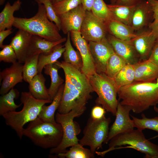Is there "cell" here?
<instances>
[{
    "mask_svg": "<svg viewBox=\"0 0 158 158\" xmlns=\"http://www.w3.org/2000/svg\"><path fill=\"white\" fill-rule=\"evenodd\" d=\"M117 95L121 104L139 114L158 103V78L152 82L134 81L120 87Z\"/></svg>",
    "mask_w": 158,
    "mask_h": 158,
    "instance_id": "6da1fadb",
    "label": "cell"
},
{
    "mask_svg": "<svg viewBox=\"0 0 158 158\" xmlns=\"http://www.w3.org/2000/svg\"><path fill=\"white\" fill-rule=\"evenodd\" d=\"M20 101L23 104L20 111L8 112L2 116L6 124L13 129L21 139L23 136V132L24 125L36 118L42 107L46 104L51 103L52 101L38 99L34 97L29 92H23L21 94Z\"/></svg>",
    "mask_w": 158,
    "mask_h": 158,
    "instance_id": "7a4b0ae2",
    "label": "cell"
},
{
    "mask_svg": "<svg viewBox=\"0 0 158 158\" xmlns=\"http://www.w3.org/2000/svg\"><path fill=\"white\" fill-rule=\"evenodd\" d=\"M23 132V135L35 145L44 149L57 147L61 141L63 135L60 123L44 122L38 117L29 122Z\"/></svg>",
    "mask_w": 158,
    "mask_h": 158,
    "instance_id": "3957f363",
    "label": "cell"
},
{
    "mask_svg": "<svg viewBox=\"0 0 158 158\" xmlns=\"http://www.w3.org/2000/svg\"><path fill=\"white\" fill-rule=\"evenodd\" d=\"M38 10L33 16L29 18L15 17L13 26L23 30L51 41H56L63 37L56 25L48 18L44 5L37 3Z\"/></svg>",
    "mask_w": 158,
    "mask_h": 158,
    "instance_id": "277c9868",
    "label": "cell"
},
{
    "mask_svg": "<svg viewBox=\"0 0 158 158\" xmlns=\"http://www.w3.org/2000/svg\"><path fill=\"white\" fill-rule=\"evenodd\" d=\"M142 131L137 128L120 133L110 140L108 149L102 152L96 151L95 154L103 157L116 147L128 145L127 147L145 154V158H158V145L146 139Z\"/></svg>",
    "mask_w": 158,
    "mask_h": 158,
    "instance_id": "5b68a950",
    "label": "cell"
},
{
    "mask_svg": "<svg viewBox=\"0 0 158 158\" xmlns=\"http://www.w3.org/2000/svg\"><path fill=\"white\" fill-rule=\"evenodd\" d=\"M94 92L98 95L95 102L106 111L115 116L119 101L117 96L119 88L114 79L105 73H95L88 76Z\"/></svg>",
    "mask_w": 158,
    "mask_h": 158,
    "instance_id": "8992f818",
    "label": "cell"
},
{
    "mask_svg": "<svg viewBox=\"0 0 158 158\" xmlns=\"http://www.w3.org/2000/svg\"><path fill=\"white\" fill-rule=\"evenodd\" d=\"M84 112L72 110L69 112L60 114L57 112L55 115L56 121L61 124L63 130L61 141L57 147L50 149L51 154H58L66 152V149L79 143L77 136L81 129L79 124L74 121V118L80 116Z\"/></svg>",
    "mask_w": 158,
    "mask_h": 158,
    "instance_id": "52a82bcc",
    "label": "cell"
},
{
    "mask_svg": "<svg viewBox=\"0 0 158 158\" xmlns=\"http://www.w3.org/2000/svg\"><path fill=\"white\" fill-rule=\"evenodd\" d=\"M64 75V87L58 112L64 114L75 110L84 112L88 101L92 98L91 94L92 92L74 85L68 76Z\"/></svg>",
    "mask_w": 158,
    "mask_h": 158,
    "instance_id": "ba28073f",
    "label": "cell"
},
{
    "mask_svg": "<svg viewBox=\"0 0 158 158\" xmlns=\"http://www.w3.org/2000/svg\"><path fill=\"white\" fill-rule=\"evenodd\" d=\"M111 122L110 118L105 116L99 120L89 118L79 143L83 146H89L92 152L95 154L97 150L102 149L103 143L104 144L107 139Z\"/></svg>",
    "mask_w": 158,
    "mask_h": 158,
    "instance_id": "9c48e42d",
    "label": "cell"
},
{
    "mask_svg": "<svg viewBox=\"0 0 158 158\" xmlns=\"http://www.w3.org/2000/svg\"><path fill=\"white\" fill-rule=\"evenodd\" d=\"M80 32L87 42L100 41L106 37L108 32L105 23L91 11H86Z\"/></svg>",
    "mask_w": 158,
    "mask_h": 158,
    "instance_id": "30bf717a",
    "label": "cell"
},
{
    "mask_svg": "<svg viewBox=\"0 0 158 158\" xmlns=\"http://www.w3.org/2000/svg\"><path fill=\"white\" fill-rule=\"evenodd\" d=\"M88 43L96 73H105L107 61L114 52L112 46L107 37L98 41H90Z\"/></svg>",
    "mask_w": 158,
    "mask_h": 158,
    "instance_id": "8fae6325",
    "label": "cell"
},
{
    "mask_svg": "<svg viewBox=\"0 0 158 158\" xmlns=\"http://www.w3.org/2000/svg\"><path fill=\"white\" fill-rule=\"evenodd\" d=\"M70 34L73 44L79 51L82 59L81 72L87 76L93 75L96 73L95 68L88 42L82 37L80 32L71 31Z\"/></svg>",
    "mask_w": 158,
    "mask_h": 158,
    "instance_id": "7c38bea8",
    "label": "cell"
},
{
    "mask_svg": "<svg viewBox=\"0 0 158 158\" xmlns=\"http://www.w3.org/2000/svg\"><path fill=\"white\" fill-rule=\"evenodd\" d=\"M131 111L129 107L121 104L119 101L115 120L110 128L108 137L104 144L108 143L111 138L117 135L134 129L133 121L129 116Z\"/></svg>",
    "mask_w": 158,
    "mask_h": 158,
    "instance_id": "4fadbf2b",
    "label": "cell"
},
{
    "mask_svg": "<svg viewBox=\"0 0 158 158\" xmlns=\"http://www.w3.org/2000/svg\"><path fill=\"white\" fill-rule=\"evenodd\" d=\"M22 64L17 61L0 72V81H2L0 94L3 95L8 93L17 84L23 82V65Z\"/></svg>",
    "mask_w": 158,
    "mask_h": 158,
    "instance_id": "5bb4252c",
    "label": "cell"
},
{
    "mask_svg": "<svg viewBox=\"0 0 158 158\" xmlns=\"http://www.w3.org/2000/svg\"><path fill=\"white\" fill-rule=\"evenodd\" d=\"M153 20L151 7L146 0H141L135 6L131 26L135 31L140 32L148 27Z\"/></svg>",
    "mask_w": 158,
    "mask_h": 158,
    "instance_id": "9a60e30c",
    "label": "cell"
},
{
    "mask_svg": "<svg viewBox=\"0 0 158 158\" xmlns=\"http://www.w3.org/2000/svg\"><path fill=\"white\" fill-rule=\"evenodd\" d=\"M86 12L81 4L58 16L61 22V30L64 34L71 31L80 32Z\"/></svg>",
    "mask_w": 158,
    "mask_h": 158,
    "instance_id": "2e32d148",
    "label": "cell"
},
{
    "mask_svg": "<svg viewBox=\"0 0 158 158\" xmlns=\"http://www.w3.org/2000/svg\"><path fill=\"white\" fill-rule=\"evenodd\" d=\"M106 37L114 52L123 59L127 64L133 65L140 61L138 55L131 40H122L109 34Z\"/></svg>",
    "mask_w": 158,
    "mask_h": 158,
    "instance_id": "e0dca14e",
    "label": "cell"
},
{
    "mask_svg": "<svg viewBox=\"0 0 158 158\" xmlns=\"http://www.w3.org/2000/svg\"><path fill=\"white\" fill-rule=\"evenodd\" d=\"M157 39L149 29L136 33V35L131 40L139 57L140 60H147L149 57Z\"/></svg>",
    "mask_w": 158,
    "mask_h": 158,
    "instance_id": "ac0fdd59",
    "label": "cell"
},
{
    "mask_svg": "<svg viewBox=\"0 0 158 158\" xmlns=\"http://www.w3.org/2000/svg\"><path fill=\"white\" fill-rule=\"evenodd\" d=\"M66 38L63 37L56 41L47 40L39 36L32 35L28 49L27 57L41 54H48L57 45L65 42Z\"/></svg>",
    "mask_w": 158,
    "mask_h": 158,
    "instance_id": "d6986e66",
    "label": "cell"
},
{
    "mask_svg": "<svg viewBox=\"0 0 158 158\" xmlns=\"http://www.w3.org/2000/svg\"><path fill=\"white\" fill-rule=\"evenodd\" d=\"M32 35L23 30L18 29L11 40L10 44L17 56L18 61L24 63Z\"/></svg>",
    "mask_w": 158,
    "mask_h": 158,
    "instance_id": "ffe728a7",
    "label": "cell"
},
{
    "mask_svg": "<svg viewBox=\"0 0 158 158\" xmlns=\"http://www.w3.org/2000/svg\"><path fill=\"white\" fill-rule=\"evenodd\" d=\"M134 81L152 82L158 78V66L147 60L134 64Z\"/></svg>",
    "mask_w": 158,
    "mask_h": 158,
    "instance_id": "44dd1931",
    "label": "cell"
},
{
    "mask_svg": "<svg viewBox=\"0 0 158 158\" xmlns=\"http://www.w3.org/2000/svg\"><path fill=\"white\" fill-rule=\"evenodd\" d=\"M108 33L123 40H130L135 37L136 33L131 26L112 19L105 23Z\"/></svg>",
    "mask_w": 158,
    "mask_h": 158,
    "instance_id": "7402d4cb",
    "label": "cell"
},
{
    "mask_svg": "<svg viewBox=\"0 0 158 158\" xmlns=\"http://www.w3.org/2000/svg\"><path fill=\"white\" fill-rule=\"evenodd\" d=\"M64 85V84H63L60 86L50 105L46 106L44 104L42 107L38 117L43 121L49 123L56 122L55 118V112L60 105Z\"/></svg>",
    "mask_w": 158,
    "mask_h": 158,
    "instance_id": "603a6c76",
    "label": "cell"
},
{
    "mask_svg": "<svg viewBox=\"0 0 158 158\" xmlns=\"http://www.w3.org/2000/svg\"><path fill=\"white\" fill-rule=\"evenodd\" d=\"M21 4L20 0L15 1L12 5L9 1L7 2L0 13V31L12 28L15 19L14 12L20 9Z\"/></svg>",
    "mask_w": 158,
    "mask_h": 158,
    "instance_id": "cb8c5ba5",
    "label": "cell"
},
{
    "mask_svg": "<svg viewBox=\"0 0 158 158\" xmlns=\"http://www.w3.org/2000/svg\"><path fill=\"white\" fill-rule=\"evenodd\" d=\"M46 79L42 73H38L29 83V92L35 98L51 100L48 89L45 85Z\"/></svg>",
    "mask_w": 158,
    "mask_h": 158,
    "instance_id": "d4e9b609",
    "label": "cell"
},
{
    "mask_svg": "<svg viewBox=\"0 0 158 158\" xmlns=\"http://www.w3.org/2000/svg\"><path fill=\"white\" fill-rule=\"evenodd\" d=\"M107 5L113 19L131 26L132 16L135 5L126 6L115 4Z\"/></svg>",
    "mask_w": 158,
    "mask_h": 158,
    "instance_id": "484cf974",
    "label": "cell"
},
{
    "mask_svg": "<svg viewBox=\"0 0 158 158\" xmlns=\"http://www.w3.org/2000/svg\"><path fill=\"white\" fill-rule=\"evenodd\" d=\"M59 68L56 63L48 64L44 68V73L49 75L51 79L50 85L48 90L50 99L52 101L64 82L58 74V71Z\"/></svg>",
    "mask_w": 158,
    "mask_h": 158,
    "instance_id": "4316f807",
    "label": "cell"
},
{
    "mask_svg": "<svg viewBox=\"0 0 158 158\" xmlns=\"http://www.w3.org/2000/svg\"><path fill=\"white\" fill-rule=\"evenodd\" d=\"M70 32L67 34L66 40L64 44L65 50L63 54V61L70 64L81 71L83 61L79 51H75L72 45Z\"/></svg>",
    "mask_w": 158,
    "mask_h": 158,
    "instance_id": "83f0119b",
    "label": "cell"
},
{
    "mask_svg": "<svg viewBox=\"0 0 158 158\" xmlns=\"http://www.w3.org/2000/svg\"><path fill=\"white\" fill-rule=\"evenodd\" d=\"M19 92L16 89L12 88L8 93L2 95L0 97V115L9 111H16L22 104H16L14 99L18 98Z\"/></svg>",
    "mask_w": 158,
    "mask_h": 158,
    "instance_id": "f1b7e54d",
    "label": "cell"
},
{
    "mask_svg": "<svg viewBox=\"0 0 158 158\" xmlns=\"http://www.w3.org/2000/svg\"><path fill=\"white\" fill-rule=\"evenodd\" d=\"M40 54L27 57L23 65V80L28 83L38 74V63Z\"/></svg>",
    "mask_w": 158,
    "mask_h": 158,
    "instance_id": "f546056e",
    "label": "cell"
},
{
    "mask_svg": "<svg viewBox=\"0 0 158 158\" xmlns=\"http://www.w3.org/2000/svg\"><path fill=\"white\" fill-rule=\"evenodd\" d=\"M65 50L64 45L62 44L57 45L51 53L45 55L40 54L38 63V73H42L44 67L47 65L55 63L63 54Z\"/></svg>",
    "mask_w": 158,
    "mask_h": 158,
    "instance_id": "4dcf8cb0",
    "label": "cell"
},
{
    "mask_svg": "<svg viewBox=\"0 0 158 158\" xmlns=\"http://www.w3.org/2000/svg\"><path fill=\"white\" fill-rule=\"evenodd\" d=\"M135 74L134 64H127L118 73L114 79L119 89L134 81Z\"/></svg>",
    "mask_w": 158,
    "mask_h": 158,
    "instance_id": "1f68e13d",
    "label": "cell"
},
{
    "mask_svg": "<svg viewBox=\"0 0 158 158\" xmlns=\"http://www.w3.org/2000/svg\"><path fill=\"white\" fill-rule=\"evenodd\" d=\"M60 158H93L95 154L90 149L86 148L79 143L71 147L68 150L57 154Z\"/></svg>",
    "mask_w": 158,
    "mask_h": 158,
    "instance_id": "d6a6232c",
    "label": "cell"
},
{
    "mask_svg": "<svg viewBox=\"0 0 158 158\" xmlns=\"http://www.w3.org/2000/svg\"><path fill=\"white\" fill-rule=\"evenodd\" d=\"M126 64L125 60L114 52L107 61L105 73L110 78L114 79L118 73Z\"/></svg>",
    "mask_w": 158,
    "mask_h": 158,
    "instance_id": "836d02e7",
    "label": "cell"
},
{
    "mask_svg": "<svg viewBox=\"0 0 158 158\" xmlns=\"http://www.w3.org/2000/svg\"><path fill=\"white\" fill-rule=\"evenodd\" d=\"M91 11L104 23L113 19L107 4L103 0H95Z\"/></svg>",
    "mask_w": 158,
    "mask_h": 158,
    "instance_id": "e575fe53",
    "label": "cell"
},
{
    "mask_svg": "<svg viewBox=\"0 0 158 158\" xmlns=\"http://www.w3.org/2000/svg\"><path fill=\"white\" fill-rule=\"evenodd\" d=\"M135 127L142 130L145 129H149L158 133V117L152 118H147L145 115L142 114L141 118H139L131 116ZM158 137V135L154 137V138Z\"/></svg>",
    "mask_w": 158,
    "mask_h": 158,
    "instance_id": "d590c367",
    "label": "cell"
},
{
    "mask_svg": "<svg viewBox=\"0 0 158 158\" xmlns=\"http://www.w3.org/2000/svg\"><path fill=\"white\" fill-rule=\"evenodd\" d=\"M82 0H61L53 4L56 14L58 16L66 13L81 4Z\"/></svg>",
    "mask_w": 158,
    "mask_h": 158,
    "instance_id": "8d00e7d4",
    "label": "cell"
},
{
    "mask_svg": "<svg viewBox=\"0 0 158 158\" xmlns=\"http://www.w3.org/2000/svg\"><path fill=\"white\" fill-rule=\"evenodd\" d=\"M37 3L43 4L48 19L54 22L59 30H61L60 20L59 17L56 14L53 7V4L50 0H35Z\"/></svg>",
    "mask_w": 158,
    "mask_h": 158,
    "instance_id": "74e56055",
    "label": "cell"
},
{
    "mask_svg": "<svg viewBox=\"0 0 158 158\" xmlns=\"http://www.w3.org/2000/svg\"><path fill=\"white\" fill-rule=\"evenodd\" d=\"M17 60V56L12 46L10 44L4 45L0 51V61L13 63Z\"/></svg>",
    "mask_w": 158,
    "mask_h": 158,
    "instance_id": "f35d334b",
    "label": "cell"
},
{
    "mask_svg": "<svg viewBox=\"0 0 158 158\" xmlns=\"http://www.w3.org/2000/svg\"><path fill=\"white\" fill-rule=\"evenodd\" d=\"M105 109L102 106L97 105L92 108L91 112V118L95 120H99L105 116Z\"/></svg>",
    "mask_w": 158,
    "mask_h": 158,
    "instance_id": "ab89813d",
    "label": "cell"
},
{
    "mask_svg": "<svg viewBox=\"0 0 158 158\" xmlns=\"http://www.w3.org/2000/svg\"><path fill=\"white\" fill-rule=\"evenodd\" d=\"M147 60L158 66V43H155Z\"/></svg>",
    "mask_w": 158,
    "mask_h": 158,
    "instance_id": "60d3db41",
    "label": "cell"
},
{
    "mask_svg": "<svg viewBox=\"0 0 158 158\" xmlns=\"http://www.w3.org/2000/svg\"><path fill=\"white\" fill-rule=\"evenodd\" d=\"M12 28L0 31V47L2 49L4 46L3 42L5 39L13 32Z\"/></svg>",
    "mask_w": 158,
    "mask_h": 158,
    "instance_id": "b9f144b4",
    "label": "cell"
},
{
    "mask_svg": "<svg viewBox=\"0 0 158 158\" xmlns=\"http://www.w3.org/2000/svg\"><path fill=\"white\" fill-rule=\"evenodd\" d=\"M148 27L157 39H158V18L154 19Z\"/></svg>",
    "mask_w": 158,
    "mask_h": 158,
    "instance_id": "7bdbcfd3",
    "label": "cell"
},
{
    "mask_svg": "<svg viewBox=\"0 0 158 158\" xmlns=\"http://www.w3.org/2000/svg\"><path fill=\"white\" fill-rule=\"evenodd\" d=\"M150 4L153 13V20L158 18V0H146Z\"/></svg>",
    "mask_w": 158,
    "mask_h": 158,
    "instance_id": "ee69618b",
    "label": "cell"
},
{
    "mask_svg": "<svg viewBox=\"0 0 158 158\" xmlns=\"http://www.w3.org/2000/svg\"><path fill=\"white\" fill-rule=\"evenodd\" d=\"M140 0H116L115 4L121 5L133 6L135 5Z\"/></svg>",
    "mask_w": 158,
    "mask_h": 158,
    "instance_id": "f6af8a7d",
    "label": "cell"
},
{
    "mask_svg": "<svg viewBox=\"0 0 158 158\" xmlns=\"http://www.w3.org/2000/svg\"><path fill=\"white\" fill-rule=\"evenodd\" d=\"M95 0H82V4L86 11H91Z\"/></svg>",
    "mask_w": 158,
    "mask_h": 158,
    "instance_id": "bcb514c9",
    "label": "cell"
},
{
    "mask_svg": "<svg viewBox=\"0 0 158 158\" xmlns=\"http://www.w3.org/2000/svg\"><path fill=\"white\" fill-rule=\"evenodd\" d=\"M61 0H50L53 4H55Z\"/></svg>",
    "mask_w": 158,
    "mask_h": 158,
    "instance_id": "7dc6e473",
    "label": "cell"
},
{
    "mask_svg": "<svg viewBox=\"0 0 158 158\" xmlns=\"http://www.w3.org/2000/svg\"><path fill=\"white\" fill-rule=\"evenodd\" d=\"M6 0H0V5H3L5 3Z\"/></svg>",
    "mask_w": 158,
    "mask_h": 158,
    "instance_id": "c3c4849f",
    "label": "cell"
},
{
    "mask_svg": "<svg viewBox=\"0 0 158 158\" xmlns=\"http://www.w3.org/2000/svg\"><path fill=\"white\" fill-rule=\"evenodd\" d=\"M154 110L157 113H158V107L156 106H154Z\"/></svg>",
    "mask_w": 158,
    "mask_h": 158,
    "instance_id": "681fc988",
    "label": "cell"
},
{
    "mask_svg": "<svg viewBox=\"0 0 158 158\" xmlns=\"http://www.w3.org/2000/svg\"><path fill=\"white\" fill-rule=\"evenodd\" d=\"M116 0H110V2L111 4H115Z\"/></svg>",
    "mask_w": 158,
    "mask_h": 158,
    "instance_id": "f907efd6",
    "label": "cell"
},
{
    "mask_svg": "<svg viewBox=\"0 0 158 158\" xmlns=\"http://www.w3.org/2000/svg\"><path fill=\"white\" fill-rule=\"evenodd\" d=\"M156 42L158 43V39H157V40H156Z\"/></svg>",
    "mask_w": 158,
    "mask_h": 158,
    "instance_id": "816d5d0a",
    "label": "cell"
}]
</instances>
